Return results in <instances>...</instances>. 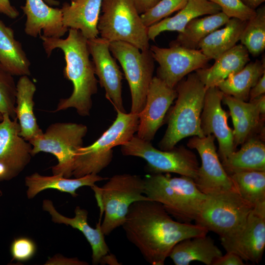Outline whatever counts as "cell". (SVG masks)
<instances>
[{
  "label": "cell",
  "mask_w": 265,
  "mask_h": 265,
  "mask_svg": "<svg viewBox=\"0 0 265 265\" xmlns=\"http://www.w3.org/2000/svg\"><path fill=\"white\" fill-rule=\"evenodd\" d=\"M122 227L128 240L152 265H164L179 242L209 232L196 223L174 220L161 204L151 200L133 203Z\"/></svg>",
  "instance_id": "1"
},
{
  "label": "cell",
  "mask_w": 265,
  "mask_h": 265,
  "mask_svg": "<svg viewBox=\"0 0 265 265\" xmlns=\"http://www.w3.org/2000/svg\"><path fill=\"white\" fill-rule=\"evenodd\" d=\"M68 30L65 39L39 35L48 56L55 49L62 50L66 62L64 76L73 85L70 97L61 99L53 112L74 108L80 116H88L92 106V97L98 91V80L90 59L87 39L78 30L69 28Z\"/></svg>",
  "instance_id": "2"
},
{
  "label": "cell",
  "mask_w": 265,
  "mask_h": 265,
  "mask_svg": "<svg viewBox=\"0 0 265 265\" xmlns=\"http://www.w3.org/2000/svg\"><path fill=\"white\" fill-rule=\"evenodd\" d=\"M177 100L167 115V128L159 143L161 150H170L183 138L205 136L201 128L206 88L196 72L187 75L175 87Z\"/></svg>",
  "instance_id": "3"
},
{
  "label": "cell",
  "mask_w": 265,
  "mask_h": 265,
  "mask_svg": "<svg viewBox=\"0 0 265 265\" xmlns=\"http://www.w3.org/2000/svg\"><path fill=\"white\" fill-rule=\"evenodd\" d=\"M143 179L145 196L161 204L176 220L195 221L207 195L193 179L184 176L172 177L169 173H149Z\"/></svg>",
  "instance_id": "4"
},
{
  "label": "cell",
  "mask_w": 265,
  "mask_h": 265,
  "mask_svg": "<svg viewBox=\"0 0 265 265\" xmlns=\"http://www.w3.org/2000/svg\"><path fill=\"white\" fill-rule=\"evenodd\" d=\"M116 112L113 123L98 139L78 150L73 172L75 178L98 174L112 161L113 148L130 141L137 132L138 113Z\"/></svg>",
  "instance_id": "5"
},
{
  "label": "cell",
  "mask_w": 265,
  "mask_h": 265,
  "mask_svg": "<svg viewBox=\"0 0 265 265\" xmlns=\"http://www.w3.org/2000/svg\"><path fill=\"white\" fill-rule=\"evenodd\" d=\"M104 217L101 223L105 236L124 223L131 205L134 202L150 200L144 194L143 178L130 174L115 175L102 187H91Z\"/></svg>",
  "instance_id": "6"
},
{
  "label": "cell",
  "mask_w": 265,
  "mask_h": 265,
  "mask_svg": "<svg viewBox=\"0 0 265 265\" xmlns=\"http://www.w3.org/2000/svg\"><path fill=\"white\" fill-rule=\"evenodd\" d=\"M97 28L108 42L129 43L141 51L150 49L148 27L132 0H103Z\"/></svg>",
  "instance_id": "7"
},
{
  "label": "cell",
  "mask_w": 265,
  "mask_h": 265,
  "mask_svg": "<svg viewBox=\"0 0 265 265\" xmlns=\"http://www.w3.org/2000/svg\"><path fill=\"white\" fill-rule=\"evenodd\" d=\"M206 195L195 223L217 234L220 239L231 237L238 233L253 207L236 190Z\"/></svg>",
  "instance_id": "8"
},
{
  "label": "cell",
  "mask_w": 265,
  "mask_h": 265,
  "mask_svg": "<svg viewBox=\"0 0 265 265\" xmlns=\"http://www.w3.org/2000/svg\"><path fill=\"white\" fill-rule=\"evenodd\" d=\"M87 127L82 124L57 122L51 124L45 132L29 141L32 157L40 152L50 153L57 160L52 167L53 175L62 174L70 178L78 150L83 146Z\"/></svg>",
  "instance_id": "9"
},
{
  "label": "cell",
  "mask_w": 265,
  "mask_h": 265,
  "mask_svg": "<svg viewBox=\"0 0 265 265\" xmlns=\"http://www.w3.org/2000/svg\"><path fill=\"white\" fill-rule=\"evenodd\" d=\"M124 156L139 157L147 162L149 173H176L194 180L199 168L196 155L183 146L170 150H159L151 142L134 135L121 146Z\"/></svg>",
  "instance_id": "10"
},
{
  "label": "cell",
  "mask_w": 265,
  "mask_h": 265,
  "mask_svg": "<svg viewBox=\"0 0 265 265\" xmlns=\"http://www.w3.org/2000/svg\"><path fill=\"white\" fill-rule=\"evenodd\" d=\"M112 56L120 63L131 95V112L139 113L143 108L153 78L155 60L149 49L141 51L126 42L109 43Z\"/></svg>",
  "instance_id": "11"
},
{
  "label": "cell",
  "mask_w": 265,
  "mask_h": 265,
  "mask_svg": "<svg viewBox=\"0 0 265 265\" xmlns=\"http://www.w3.org/2000/svg\"><path fill=\"white\" fill-rule=\"evenodd\" d=\"M150 50L159 65L157 77L174 88L184 77L206 67L210 60L199 49H189L171 44L169 48L152 45Z\"/></svg>",
  "instance_id": "12"
},
{
  "label": "cell",
  "mask_w": 265,
  "mask_h": 265,
  "mask_svg": "<svg viewBox=\"0 0 265 265\" xmlns=\"http://www.w3.org/2000/svg\"><path fill=\"white\" fill-rule=\"evenodd\" d=\"M17 118L3 114L0 122V182L18 176L30 162L32 145L20 135Z\"/></svg>",
  "instance_id": "13"
},
{
  "label": "cell",
  "mask_w": 265,
  "mask_h": 265,
  "mask_svg": "<svg viewBox=\"0 0 265 265\" xmlns=\"http://www.w3.org/2000/svg\"><path fill=\"white\" fill-rule=\"evenodd\" d=\"M215 137L192 136L187 146L197 151L201 159L196 178L194 180L199 189L205 194L236 190L230 176L220 161L214 145Z\"/></svg>",
  "instance_id": "14"
},
{
  "label": "cell",
  "mask_w": 265,
  "mask_h": 265,
  "mask_svg": "<svg viewBox=\"0 0 265 265\" xmlns=\"http://www.w3.org/2000/svg\"><path fill=\"white\" fill-rule=\"evenodd\" d=\"M109 42L101 37L87 39L95 75L100 86L104 88L106 98L116 111L126 112L122 99L123 74L109 48Z\"/></svg>",
  "instance_id": "15"
},
{
  "label": "cell",
  "mask_w": 265,
  "mask_h": 265,
  "mask_svg": "<svg viewBox=\"0 0 265 265\" xmlns=\"http://www.w3.org/2000/svg\"><path fill=\"white\" fill-rule=\"evenodd\" d=\"M220 241L227 252L237 254L243 261L258 264L265 248V205L254 207L239 232Z\"/></svg>",
  "instance_id": "16"
},
{
  "label": "cell",
  "mask_w": 265,
  "mask_h": 265,
  "mask_svg": "<svg viewBox=\"0 0 265 265\" xmlns=\"http://www.w3.org/2000/svg\"><path fill=\"white\" fill-rule=\"evenodd\" d=\"M223 93L213 86L206 89L201 113V128L205 136L212 134L219 145L218 155L221 161L235 151L233 130L229 127V114L222 107Z\"/></svg>",
  "instance_id": "17"
},
{
  "label": "cell",
  "mask_w": 265,
  "mask_h": 265,
  "mask_svg": "<svg viewBox=\"0 0 265 265\" xmlns=\"http://www.w3.org/2000/svg\"><path fill=\"white\" fill-rule=\"evenodd\" d=\"M177 96L175 88L169 86L157 76L153 77L145 106L138 113L139 125L136 134L138 137L150 142L154 139Z\"/></svg>",
  "instance_id": "18"
},
{
  "label": "cell",
  "mask_w": 265,
  "mask_h": 265,
  "mask_svg": "<svg viewBox=\"0 0 265 265\" xmlns=\"http://www.w3.org/2000/svg\"><path fill=\"white\" fill-rule=\"evenodd\" d=\"M42 209L50 214L52 221L54 223L70 226L81 232L91 246L93 265L117 263L113 256L108 255L109 249L101 230V221L97 224L95 228L90 226L87 222L88 212L87 210L77 206L74 211V217H68L60 213L52 201L49 199L43 200Z\"/></svg>",
  "instance_id": "19"
},
{
  "label": "cell",
  "mask_w": 265,
  "mask_h": 265,
  "mask_svg": "<svg viewBox=\"0 0 265 265\" xmlns=\"http://www.w3.org/2000/svg\"><path fill=\"white\" fill-rule=\"evenodd\" d=\"M21 8L26 17L25 31L29 36L36 37L42 31L45 37L61 38L69 30L63 25L61 9L43 0H26Z\"/></svg>",
  "instance_id": "20"
},
{
  "label": "cell",
  "mask_w": 265,
  "mask_h": 265,
  "mask_svg": "<svg viewBox=\"0 0 265 265\" xmlns=\"http://www.w3.org/2000/svg\"><path fill=\"white\" fill-rule=\"evenodd\" d=\"M222 102L229 108L234 126L233 130L235 148L242 144L259 131L264 121L256 104L243 101L223 94Z\"/></svg>",
  "instance_id": "21"
},
{
  "label": "cell",
  "mask_w": 265,
  "mask_h": 265,
  "mask_svg": "<svg viewBox=\"0 0 265 265\" xmlns=\"http://www.w3.org/2000/svg\"><path fill=\"white\" fill-rule=\"evenodd\" d=\"M103 0H70L60 8L64 26L78 30L87 39L98 37L97 28Z\"/></svg>",
  "instance_id": "22"
},
{
  "label": "cell",
  "mask_w": 265,
  "mask_h": 265,
  "mask_svg": "<svg viewBox=\"0 0 265 265\" xmlns=\"http://www.w3.org/2000/svg\"><path fill=\"white\" fill-rule=\"evenodd\" d=\"M107 177H103L98 174H89L80 178H67L62 174L45 176L35 172L25 178L26 191L28 199H32L41 191L49 189H56L62 192L70 194L73 197L78 196L77 190L85 186H92L97 182L107 180Z\"/></svg>",
  "instance_id": "23"
},
{
  "label": "cell",
  "mask_w": 265,
  "mask_h": 265,
  "mask_svg": "<svg viewBox=\"0 0 265 265\" xmlns=\"http://www.w3.org/2000/svg\"><path fill=\"white\" fill-rule=\"evenodd\" d=\"M250 61L249 53L242 44L235 46L215 59L210 67L195 71L206 89L216 85L241 69Z\"/></svg>",
  "instance_id": "24"
},
{
  "label": "cell",
  "mask_w": 265,
  "mask_h": 265,
  "mask_svg": "<svg viewBox=\"0 0 265 265\" xmlns=\"http://www.w3.org/2000/svg\"><path fill=\"white\" fill-rule=\"evenodd\" d=\"M35 84L28 76H22L16 84V115L20 127V135L30 141L43 132L37 124L34 112Z\"/></svg>",
  "instance_id": "25"
},
{
  "label": "cell",
  "mask_w": 265,
  "mask_h": 265,
  "mask_svg": "<svg viewBox=\"0 0 265 265\" xmlns=\"http://www.w3.org/2000/svg\"><path fill=\"white\" fill-rule=\"evenodd\" d=\"M222 255V252L214 244V240L206 235L179 242L173 247L169 257L175 265H189L195 261L212 265Z\"/></svg>",
  "instance_id": "26"
},
{
  "label": "cell",
  "mask_w": 265,
  "mask_h": 265,
  "mask_svg": "<svg viewBox=\"0 0 265 265\" xmlns=\"http://www.w3.org/2000/svg\"><path fill=\"white\" fill-rule=\"evenodd\" d=\"M220 7L208 0H188L186 5L174 16L167 17L148 27L149 39L155 41L161 32L175 31L181 33L192 19L220 12Z\"/></svg>",
  "instance_id": "27"
},
{
  "label": "cell",
  "mask_w": 265,
  "mask_h": 265,
  "mask_svg": "<svg viewBox=\"0 0 265 265\" xmlns=\"http://www.w3.org/2000/svg\"><path fill=\"white\" fill-rule=\"evenodd\" d=\"M238 151H234L221 161L227 173L245 171H265V145L259 138L252 136L242 144Z\"/></svg>",
  "instance_id": "28"
},
{
  "label": "cell",
  "mask_w": 265,
  "mask_h": 265,
  "mask_svg": "<svg viewBox=\"0 0 265 265\" xmlns=\"http://www.w3.org/2000/svg\"><path fill=\"white\" fill-rule=\"evenodd\" d=\"M247 22L230 18L223 28L215 30L203 39L198 49L210 60L216 59L237 45Z\"/></svg>",
  "instance_id": "29"
},
{
  "label": "cell",
  "mask_w": 265,
  "mask_h": 265,
  "mask_svg": "<svg viewBox=\"0 0 265 265\" xmlns=\"http://www.w3.org/2000/svg\"><path fill=\"white\" fill-rule=\"evenodd\" d=\"M0 64L14 76L30 75V63L13 29L0 19Z\"/></svg>",
  "instance_id": "30"
},
{
  "label": "cell",
  "mask_w": 265,
  "mask_h": 265,
  "mask_svg": "<svg viewBox=\"0 0 265 265\" xmlns=\"http://www.w3.org/2000/svg\"><path fill=\"white\" fill-rule=\"evenodd\" d=\"M265 73V58L248 62L238 72L230 75L216 86L224 94L246 101L251 89Z\"/></svg>",
  "instance_id": "31"
},
{
  "label": "cell",
  "mask_w": 265,
  "mask_h": 265,
  "mask_svg": "<svg viewBox=\"0 0 265 265\" xmlns=\"http://www.w3.org/2000/svg\"><path fill=\"white\" fill-rule=\"evenodd\" d=\"M230 18L223 12L197 17L191 20L183 32L169 44L196 50L201 41L215 30L225 25Z\"/></svg>",
  "instance_id": "32"
},
{
  "label": "cell",
  "mask_w": 265,
  "mask_h": 265,
  "mask_svg": "<svg viewBox=\"0 0 265 265\" xmlns=\"http://www.w3.org/2000/svg\"><path fill=\"white\" fill-rule=\"evenodd\" d=\"M229 176L240 196L253 208L265 204V171H245Z\"/></svg>",
  "instance_id": "33"
},
{
  "label": "cell",
  "mask_w": 265,
  "mask_h": 265,
  "mask_svg": "<svg viewBox=\"0 0 265 265\" xmlns=\"http://www.w3.org/2000/svg\"><path fill=\"white\" fill-rule=\"evenodd\" d=\"M256 11V15L247 21L239 40L254 57L265 49V6H260Z\"/></svg>",
  "instance_id": "34"
},
{
  "label": "cell",
  "mask_w": 265,
  "mask_h": 265,
  "mask_svg": "<svg viewBox=\"0 0 265 265\" xmlns=\"http://www.w3.org/2000/svg\"><path fill=\"white\" fill-rule=\"evenodd\" d=\"M16 94L13 76L0 64V112L8 114L12 119L16 118Z\"/></svg>",
  "instance_id": "35"
},
{
  "label": "cell",
  "mask_w": 265,
  "mask_h": 265,
  "mask_svg": "<svg viewBox=\"0 0 265 265\" xmlns=\"http://www.w3.org/2000/svg\"><path fill=\"white\" fill-rule=\"evenodd\" d=\"M188 0H160L154 7L140 15L144 25L148 27L182 9Z\"/></svg>",
  "instance_id": "36"
},
{
  "label": "cell",
  "mask_w": 265,
  "mask_h": 265,
  "mask_svg": "<svg viewBox=\"0 0 265 265\" xmlns=\"http://www.w3.org/2000/svg\"><path fill=\"white\" fill-rule=\"evenodd\" d=\"M221 8L230 18H235L241 21H248L256 14V10L252 9L245 5L240 0H208Z\"/></svg>",
  "instance_id": "37"
},
{
  "label": "cell",
  "mask_w": 265,
  "mask_h": 265,
  "mask_svg": "<svg viewBox=\"0 0 265 265\" xmlns=\"http://www.w3.org/2000/svg\"><path fill=\"white\" fill-rule=\"evenodd\" d=\"M36 250L37 246L35 242L26 237H20L15 238L10 247L12 260L22 262L32 259Z\"/></svg>",
  "instance_id": "38"
},
{
  "label": "cell",
  "mask_w": 265,
  "mask_h": 265,
  "mask_svg": "<svg viewBox=\"0 0 265 265\" xmlns=\"http://www.w3.org/2000/svg\"><path fill=\"white\" fill-rule=\"evenodd\" d=\"M46 265H88L89 264L79 258H67L62 255L56 254L45 262Z\"/></svg>",
  "instance_id": "39"
},
{
  "label": "cell",
  "mask_w": 265,
  "mask_h": 265,
  "mask_svg": "<svg viewBox=\"0 0 265 265\" xmlns=\"http://www.w3.org/2000/svg\"><path fill=\"white\" fill-rule=\"evenodd\" d=\"M243 260L237 254L227 252L217 259L212 265H244Z\"/></svg>",
  "instance_id": "40"
},
{
  "label": "cell",
  "mask_w": 265,
  "mask_h": 265,
  "mask_svg": "<svg viewBox=\"0 0 265 265\" xmlns=\"http://www.w3.org/2000/svg\"><path fill=\"white\" fill-rule=\"evenodd\" d=\"M265 73L251 89L249 94V101L265 94Z\"/></svg>",
  "instance_id": "41"
},
{
  "label": "cell",
  "mask_w": 265,
  "mask_h": 265,
  "mask_svg": "<svg viewBox=\"0 0 265 265\" xmlns=\"http://www.w3.org/2000/svg\"><path fill=\"white\" fill-rule=\"evenodd\" d=\"M0 13L11 19H15L19 15V11L11 4L9 0H0Z\"/></svg>",
  "instance_id": "42"
},
{
  "label": "cell",
  "mask_w": 265,
  "mask_h": 265,
  "mask_svg": "<svg viewBox=\"0 0 265 265\" xmlns=\"http://www.w3.org/2000/svg\"><path fill=\"white\" fill-rule=\"evenodd\" d=\"M136 10L139 14H142L153 7L160 0H132Z\"/></svg>",
  "instance_id": "43"
},
{
  "label": "cell",
  "mask_w": 265,
  "mask_h": 265,
  "mask_svg": "<svg viewBox=\"0 0 265 265\" xmlns=\"http://www.w3.org/2000/svg\"><path fill=\"white\" fill-rule=\"evenodd\" d=\"M250 101L254 102L257 105L261 116L265 119V95H262Z\"/></svg>",
  "instance_id": "44"
},
{
  "label": "cell",
  "mask_w": 265,
  "mask_h": 265,
  "mask_svg": "<svg viewBox=\"0 0 265 265\" xmlns=\"http://www.w3.org/2000/svg\"><path fill=\"white\" fill-rule=\"evenodd\" d=\"M241 1L248 7L256 10L265 0H240Z\"/></svg>",
  "instance_id": "45"
},
{
  "label": "cell",
  "mask_w": 265,
  "mask_h": 265,
  "mask_svg": "<svg viewBox=\"0 0 265 265\" xmlns=\"http://www.w3.org/2000/svg\"><path fill=\"white\" fill-rule=\"evenodd\" d=\"M46 3L51 6H56L59 4V1L55 0H44Z\"/></svg>",
  "instance_id": "46"
},
{
  "label": "cell",
  "mask_w": 265,
  "mask_h": 265,
  "mask_svg": "<svg viewBox=\"0 0 265 265\" xmlns=\"http://www.w3.org/2000/svg\"><path fill=\"white\" fill-rule=\"evenodd\" d=\"M3 119V114L0 112V122L2 121Z\"/></svg>",
  "instance_id": "47"
},
{
  "label": "cell",
  "mask_w": 265,
  "mask_h": 265,
  "mask_svg": "<svg viewBox=\"0 0 265 265\" xmlns=\"http://www.w3.org/2000/svg\"><path fill=\"white\" fill-rule=\"evenodd\" d=\"M2 191L0 189V197L1 196H2Z\"/></svg>",
  "instance_id": "48"
}]
</instances>
